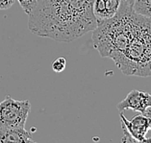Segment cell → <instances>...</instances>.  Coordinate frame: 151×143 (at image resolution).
<instances>
[{
	"label": "cell",
	"mask_w": 151,
	"mask_h": 143,
	"mask_svg": "<svg viewBox=\"0 0 151 143\" xmlns=\"http://www.w3.org/2000/svg\"><path fill=\"white\" fill-rule=\"evenodd\" d=\"M94 0H37L29 14L28 27L34 35L69 42L97 26Z\"/></svg>",
	"instance_id": "cell-1"
},
{
	"label": "cell",
	"mask_w": 151,
	"mask_h": 143,
	"mask_svg": "<svg viewBox=\"0 0 151 143\" xmlns=\"http://www.w3.org/2000/svg\"><path fill=\"white\" fill-rule=\"evenodd\" d=\"M139 14L132 7L120 4L115 16L97 21L93 30V45L103 58L115 59L126 49L136 30Z\"/></svg>",
	"instance_id": "cell-2"
},
{
	"label": "cell",
	"mask_w": 151,
	"mask_h": 143,
	"mask_svg": "<svg viewBox=\"0 0 151 143\" xmlns=\"http://www.w3.org/2000/svg\"><path fill=\"white\" fill-rule=\"evenodd\" d=\"M113 61L127 76H151V18L139 14L136 30L128 46Z\"/></svg>",
	"instance_id": "cell-3"
},
{
	"label": "cell",
	"mask_w": 151,
	"mask_h": 143,
	"mask_svg": "<svg viewBox=\"0 0 151 143\" xmlns=\"http://www.w3.org/2000/svg\"><path fill=\"white\" fill-rule=\"evenodd\" d=\"M31 104L28 100H14L6 96L0 102V128H24Z\"/></svg>",
	"instance_id": "cell-4"
},
{
	"label": "cell",
	"mask_w": 151,
	"mask_h": 143,
	"mask_svg": "<svg viewBox=\"0 0 151 143\" xmlns=\"http://www.w3.org/2000/svg\"><path fill=\"white\" fill-rule=\"evenodd\" d=\"M119 115L123 132H126L135 142H151V138L145 137L151 127V119L149 117L141 113L131 120H127L122 112H119Z\"/></svg>",
	"instance_id": "cell-5"
},
{
	"label": "cell",
	"mask_w": 151,
	"mask_h": 143,
	"mask_svg": "<svg viewBox=\"0 0 151 143\" xmlns=\"http://www.w3.org/2000/svg\"><path fill=\"white\" fill-rule=\"evenodd\" d=\"M148 108H151V94L138 89L131 90L127 96L117 104L119 112H123L125 109H133L143 113Z\"/></svg>",
	"instance_id": "cell-6"
},
{
	"label": "cell",
	"mask_w": 151,
	"mask_h": 143,
	"mask_svg": "<svg viewBox=\"0 0 151 143\" xmlns=\"http://www.w3.org/2000/svg\"><path fill=\"white\" fill-rule=\"evenodd\" d=\"M35 142L24 128H0V143Z\"/></svg>",
	"instance_id": "cell-7"
},
{
	"label": "cell",
	"mask_w": 151,
	"mask_h": 143,
	"mask_svg": "<svg viewBox=\"0 0 151 143\" xmlns=\"http://www.w3.org/2000/svg\"><path fill=\"white\" fill-rule=\"evenodd\" d=\"M132 9L142 16L151 18V0H135Z\"/></svg>",
	"instance_id": "cell-8"
},
{
	"label": "cell",
	"mask_w": 151,
	"mask_h": 143,
	"mask_svg": "<svg viewBox=\"0 0 151 143\" xmlns=\"http://www.w3.org/2000/svg\"><path fill=\"white\" fill-rule=\"evenodd\" d=\"M121 0H105V16L106 19L112 18L119 12Z\"/></svg>",
	"instance_id": "cell-9"
},
{
	"label": "cell",
	"mask_w": 151,
	"mask_h": 143,
	"mask_svg": "<svg viewBox=\"0 0 151 143\" xmlns=\"http://www.w3.org/2000/svg\"><path fill=\"white\" fill-rule=\"evenodd\" d=\"M26 14H30L37 5V0H17Z\"/></svg>",
	"instance_id": "cell-10"
},
{
	"label": "cell",
	"mask_w": 151,
	"mask_h": 143,
	"mask_svg": "<svg viewBox=\"0 0 151 143\" xmlns=\"http://www.w3.org/2000/svg\"><path fill=\"white\" fill-rule=\"evenodd\" d=\"M65 64H67V61H65V58H58L52 64V69L56 73H60L64 71V69L65 68Z\"/></svg>",
	"instance_id": "cell-11"
},
{
	"label": "cell",
	"mask_w": 151,
	"mask_h": 143,
	"mask_svg": "<svg viewBox=\"0 0 151 143\" xmlns=\"http://www.w3.org/2000/svg\"><path fill=\"white\" fill-rule=\"evenodd\" d=\"M16 0H0V10H8L14 5Z\"/></svg>",
	"instance_id": "cell-12"
},
{
	"label": "cell",
	"mask_w": 151,
	"mask_h": 143,
	"mask_svg": "<svg viewBox=\"0 0 151 143\" xmlns=\"http://www.w3.org/2000/svg\"><path fill=\"white\" fill-rule=\"evenodd\" d=\"M134 1H135V0H121V4H124V5L132 7L134 4Z\"/></svg>",
	"instance_id": "cell-13"
},
{
	"label": "cell",
	"mask_w": 151,
	"mask_h": 143,
	"mask_svg": "<svg viewBox=\"0 0 151 143\" xmlns=\"http://www.w3.org/2000/svg\"><path fill=\"white\" fill-rule=\"evenodd\" d=\"M142 114L145 115V116H147V117H149V118L151 119V108L146 109V111H145V112H143V113H142ZM150 131H151V127H150Z\"/></svg>",
	"instance_id": "cell-14"
}]
</instances>
